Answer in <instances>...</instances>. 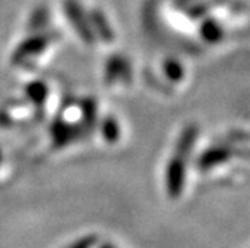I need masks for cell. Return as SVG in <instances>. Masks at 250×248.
<instances>
[{
    "label": "cell",
    "instance_id": "obj_2",
    "mask_svg": "<svg viewBox=\"0 0 250 248\" xmlns=\"http://www.w3.org/2000/svg\"><path fill=\"white\" fill-rule=\"evenodd\" d=\"M27 92L35 102L41 103L45 99V96H47V87H45L42 82H35V84L27 87Z\"/></svg>",
    "mask_w": 250,
    "mask_h": 248
},
{
    "label": "cell",
    "instance_id": "obj_3",
    "mask_svg": "<svg viewBox=\"0 0 250 248\" xmlns=\"http://www.w3.org/2000/svg\"><path fill=\"white\" fill-rule=\"evenodd\" d=\"M71 248H88V241H80L75 245H72Z\"/></svg>",
    "mask_w": 250,
    "mask_h": 248
},
{
    "label": "cell",
    "instance_id": "obj_1",
    "mask_svg": "<svg viewBox=\"0 0 250 248\" xmlns=\"http://www.w3.org/2000/svg\"><path fill=\"white\" fill-rule=\"evenodd\" d=\"M47 38H42V36H35L29 40H26L21 47L17 50V53L14 54V63H20V61H24L32 56L39 54L45 47H47Z\"/></svg>",
    "mask_w": 250,
    "mask_h": 248
}]
</instances>
